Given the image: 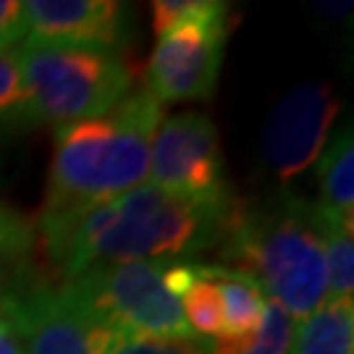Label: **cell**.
I'll list each match as a JSON object with an SVG mask.
<instances>
[{
	"label": "cell",
	"instance_id": "cell-1",
	"mask_svg": "<svg viewBox=\"0 0 354 354\" xmlns=\"http://www.w3.org/2000/svg\"><path fill=\"white\" fill-rule=\"evenodd\" d=\"M231 200L207 203L142 184L61 221H37L35 244L61 279L137 260H187L223 239Z\"/></svg>",
	"mask_w": 354,
	"mask_h": 354
},
{
	"label": "cell",
	"instance_id": "cell-2",
	"mask_svg": "<svg viewBox=\"0 0 354 354\" xmlns=\"http://www.w3.org/2000/svg\"><path fill=\"white\" fill-rule=\"evenodd\" d=\"M163 105L145 89L129 92L111 113L55 127L50 181L39 221L71 218L145 184L150 145Z\"/></svg>",
	"mask_w": 354,
	"mask_h": 354
},
{
	"label": "cell",
	"instance_id": "cell-3",
	"mask_svg": "<svg viewBox=\"0 0 354 354\" xmlns=\"http://www.w3.org/2000/svg\"><path fill=\"white\" fill-rule=\"evenodd\" d=\"M231 270L266 291L289 317L302 320L326 302V257L313 203L297 192L234 200L221 239Z\"/></svg>",
	"mask_w": 354,
	"mask_h": 354
},
{
	"label": "cell",
	"instance_id": "cell-4",
	"mask_svg": "<svg viewBox=\"0 0 354 354\" xmlns=\"http://www.w3.org/2000/svg\"><path fill=\"white\" fill-rule=\"evenodd\" d=\"M19 61L37 121L55 127L111 113L134 84L121 50L24 42Z\"/></svg>",
	"mask_w": 354,
	"mask_h": 354
},
{
	"label": "cell",
	"instance_id": "cell-5",
	"mask_svg": "<svg viewBox=\"0 0 354 354\" xmlns=\"http://www.w3.org/2000/svg\"><path fill=\"white\" fill-rule=\"evenodd\" d=\"M171 260L100 266L61 283L71 302L118 336L197 339L187 326L181 299L165 286Z\"/></svg>",
	"mask_w": 354,
	"mask_h": 354
},
{
	"label": "cell",
	"instance_id": "cell-6",
	"mask_svg": "<svg viewBox=\"0 0 354 354\" xmlns=\"http://www.w3.org/2000/svg\"><path fill=\"white\" fill-rule=\"evenodd\" d=\"M152 187L192 200H231L213 118L197 111L168 115L150 145Z\"/></svg>",
	"mask_w": 354,
	"mask_h": 354
},
{
	"label": "cell",
	"instance_id": "cell-7",
	"mask_svg": "<svg viewBox=\"0 0 354 354\" xmlns=\"http://www.w3.org/2000/svg\"><path fill=\"white\" fill-rule=\"evenodd\" d=\"M342 100L326 82H307L276 102L263 129V163L281 184L304 174L320 158Z\"/></svg>",
	"mask_w": 354,
	"mask_h": 354
},
{
	"label": "cell",
	"instance_id": "cell-8",
	"mask_svg": "<svg viewBox=\"0 0 354 354\" xmlns=\"http://www.w3.org/2000/svg\"><path fill=\"white\" fill-rule=\"evenodd\" d=\"M226 37L228 16L163 35L145 68V92L160 105L207 100L218 84Z\"/></svg>",
	"mask_w": 354,
	"mask_h": 354
},
{
	"label": "cell",
	"instance_id": "cell-9",
	"mask_svg": "<svg viewBox=\"0 0 354 354\" xmlns=\"http://www.w3.org/2000/svg\"><path fill=\"white\" fill-rule=\"evenodd\" d=\"M26 354H113L118 333L95 323L61 286H29L8 299Z\"/></svg>",
	"mask_w": 354,
	"mask_h": 354
},
{
	"label": "cell",
	"instance_id": "cell-10",
	"mask_svg": "<svg viewBox=\"0 0 354 354\" xmlns=\"http://www.w3.org/2000/svg\"><path fill=\"white\" fill-rule=\"evenodd\" d=\"M24 42L121 50L131 39V11L113 0H29Z\"/></svg>",
	"mask_w": 354,
	"mask_h": 354
},
{
	"label": "cell",
	"instance_id": "cell-11",
	"mask_svg": "<svg viewBox=\"0 0 354 354\" xmlns=\"http://www.w3.org/2000/svg\"><path fill=\"white\" fill-rule=\"evenodd\" d=\"M200 273L215 281L223 304V328L218 342H244L250 339L266 313L268 297L250 276L226 266H200Z\"/></svg>",
	"mask_w": 354,
	"mask_h": 354
},
{
	"label": "cell",
	"instance_id": "cell-12",
	"mask_svg": "<svg viewBox=\"0 0 354 354\" xmlns=\"http://www.w3.org/2000/svg\"><path fill=\"white\" fill-rule=\"evenodd\" d=\"M289 354H354L352 299H326L304 315L294 328Z\"/></svg>",
	"mask_w": 354,
	"mask_h": 354
},
{
	"label": "cell",
	"instance_id": "cell-13",
	"mask_svg": "<svg viewBox=\"0 0 354 354\" xmlns=\"http://www.w3.org/2000/svg\"><path fill=\"white\" fill-rule=\"evenodd\" d=\"M315 210V226L323 244L326 257V279H328V294L326 299H352L354 291V218L339 215L313 203Z\"/></svg>",
	"mask_w": 354,
	"mask_h": 354
},
{
	"label": "cell",
	"instance_id": "cell-14",
	"mask_svg": "<svg viewBox=\"0 0 354 354\" xmlns=\"http://www.w3.org/2000/svg\"><path fill=\"white\" fill-rule=\"evenodd\" d=\"M320 200L317 205L354 218V140L352 127L336 131L315 160Z\"/></svg>",
	"mask_w": 354,
	"mask_h": 354
},
{
	"label": "cell",
	"instance_id": "cell-15",
	"mask_svg": "<svg viewBox=\"0 0 354 354\" xmlns=\"http://www.w3.org/2000/svg\"><path fill=\"white\" fill-rule=\"evenodd\" d=\"M291 336H294V320L289 313L268 299L263 320L250 339L244 342H205L210 354H289Z\"/></svg>",
	"mask_w": 354,
	"mask_h": 354
},
{
	"label": "cell",
	"instance_id": "cell-16",
	"mask_svg": "<svg viewBox=\"0 0 354 354\" xmlns=\"http://www.w3.org/2000/svg\"><path fill=\"white\" fill-rule=\"evenodd\" d=\"M37 124L26 89L19 53H0V129H21Z\"/></svg>",
	"mask_w": 354,
	"mask_h": 354
},
{
	"label": "cell",
	"instance_id": "cell-17",
	"mask_svg": "<svg viewBox=\"0 0 354 354\" xmlns=\"http://www.w3.org/2000/svg\"><path fill=\"white\" fill-rule=\"evenodd\" d=\"M181 310L187 317V326L194 336H203L213 342L215 336H221L223 328V304H221V291L215 286V281L200 273L197 266V279L192 283L187 294L181 297Z\"/></svg>",
	"mask_w": 354,
	"mask_h": 354
},
{
	"label": "cell",
	"instance_id": "cell-18",
	"mask_svg": "<svg viewBox=\"0 0 354 354\" xmlns=\"http://www.w3.org/2000/svg\"><path fill=\"white\" fill-rule=\"evenodd\" d=\"M226 16L228 3H221V0H158L152 3V26L158 37H163L178 26L203 24V21H215Z\"/></svg>",
	"mask_w": 354,
	"mask_h": 354
},
{
	"label": "cell",
	"instance_id": "cell-19",
	"mask_svg": "<svg viewBox=\"0 0 354 354\" xmlns=\"http://www.w3.org/2000/svg\"><path fill=\"white\" fill-rule=\"evenodd\" d=\"M35 241H37L35 239V223L19 210L0 203V254L3 257L29 254Z\"/></svg>",
	"mask_w": 354,
	"mask_h": 354
},
{
	"label": "cell",
	"instance_id": "cell-20",
	"mask_svg": "<svg viewBox=\"0 0 354 354\" xmlns=\"http://www.w3.org/2000/svg\"><path fill=\"white\" fill-rule=\"evenodd\" d=\"M113 354H210L200 339H155V336H118Z\"/></svg>",
	"mask_w": 354,
	"mask_h": 354
},
{
	"label": "cell",
	"instance_id": "cell-21",
	"mask_svg": "<svg viewBox=\"0 0 354 354\" xmlns=\"http://www.w3.org/2000/svg\"><path fill=\"white\" fill-rule=\"evenodd\" d=\"M26 37L24 8L19 0H0V53Z\"/></svg>",
	"mask_w": 354,
	"mask_h": 354
},
{
	"label": "cell",
	"instance_id": "cell-22",
	"mask_svg": "<svg viewBox=\"0 0 354 354\" xmlns=\"http://www.w3.org/2000/svg\"><path fill=\"white\" fill-rule=\"evenodd\" d=\"M8 299L0 307V354H26L24 336H21V328H19L11 307H8Z\"/></svg>",
	"mask_w": 354,
	"mask_h": 354
},
{
	"label": "cell",
	"instance_id": "cell-23",
	"mask_svg": "<svg viewBox=\"0 0 354 354\" xmlns=\"http://www.w3.org/2000/svg\"><path fill=\"white\" fill-rule=\"evenodd\" d=\"M11 294H13V289L8 286V281H6V276L0 273V307H3V302H6V299H8Z\"/></svg>",
	"mask_w": 354,
	"mask_h": 354
}]
</instances>
